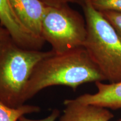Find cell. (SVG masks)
Wrapping results in <instances>:
<instances>
[{
    "mask_svg": "<svg viewBox=\"0 0 121 121\" xmlns=\"http://www.w3.org/2000/svg\"><path fill=\"white\" fill-rule=\"evenodd\" d=\"M98 91L94 94H85L75 99L81 103L117 109L121 108V81L104 84L95 82Z\"/></svg>",
    "mask_w": 121,
    "mask_h": 121,
    "instance_id": "8",
    "label": "cell"
},
{
    "mask_svg": "<svg viewBox=\"0 0 121 121\" xmlns=\"http://www.w3.org/2000/svg\"><path fill=\"white\" fill-rule=\"evenodd\" d=\"M105 78L84 47L57 54L39 61L24 89L22 102L31 99L48 87L63 85L75 90L81 85L104 81Z\"/></svg>",
    "mask_w": 121,
    "mask_h": 121,
    "instance_id": "1",
    "label": "cell"
},
{
    "mask_svg": "<svg viewBox=\"0 0 121 121\" xmlns=\"http://www.w3.org/2000/svg\"><path fill=\"white\" fill-rule=\"evenodd\" d=\"M54 53L18 45L10 35L0 42V102L11 108L24 104L22 95L37 63Z\"/></svg>",
    "mask_w": 121,
    "mask_h": 121,
    "instance_id": "2",
    "label": "cell"
},
{
    "mask_svg": "<svg viewBox=\"0 0 121 121\" xmlns=\"http://www.w3.org/2000/svg\"><path fill=\"white\" fill-rule=\"evenodd\" d=\"M64 105L58 121H109L114 117L107 108L81 103L75 99L66 100Z\"/></svg>",
    "mask_w": 121,
    "mask_h": 121,
    "instance_id": "7",
    "label": "cell"
},
{
    "mask_svg": "<svg viewBox=\"0 0 121 121\" xmlns=\"http://www.w3.org/2000/svg\"><path fill=\"white\" fill-rule=\"evenodd\" d=\"M40 107L24 104L18 108H11L0 102V121H18L25 114L39 112Z\"/></svg>",
    "mask_w": 121,
    "mask_h": 121,
    "instance_id": "9",
    "label": "cell"
},
{
    "mask_svg": "<svg viewBox=\"0 0 121 121\" xmlns=\"http://www.w3.org/2000/svg\"><path fill=\"white\" fill-rule=\"evenodd\" d=\"M60 111L57 109H54L52 110V112L49 116L44 118L34 120V119H29L28 118L25 117V116H22L18 121H55L58 117V116H60Z\"/></svg>",
    "mask_w": 121,
    "mask_h": 121,
    "instance_id": "13",
    "label": "cell"
},
{
    "mask_svg": "<svg viewBox=\"0 0 121 121\" xmlns=\"http://www.w3.org/2000/svg\"><path fill=\"white\" fill-rule=\"evenodd\" d=\"M86 37L84 16L69 4L47 7L41 24V37L55 53L83 47Z\"/></svg>",
    "mask_w": 121,
    "mask_h": 121,
    "instance_id": "4",
    "label": "cell"
},
{
    "mask_svg": "<svg viewBox=\"0 0 121 121\" xmlns=\"http://www.w3.org/2000/svg\"><path fill=\"white\" fill-rule=\"evenodd\" d=\"M121 121V119H119L118 121Z\"/></svg>",
    "mask_w": 121,
    "mask_h": 121,
    "instance_id": "15",
    "label": "cell"
},
{
    "mask_svg": "<svg viewBox=\"0 0 121 121\" xmlns=\"http://www.w3.org/2000/svg\"><path fill=\"white\" fill-rule=\"evenodd\" d=\"M81 7L86 25L83 47L106 80L110 83L121 81V39L90 0Z\"/></svg>",
    "mask_w": 121,
    "mask_h": 121,
    "instance_id": "3",
    "label": "cell"
},
{
    "mask_svg": "<svg viewBox=\"0 0 121 121\" xmlns=\"http://www.w3.org/2000/svg\"><path fill=\"white\" fill-rule=\"evenodd\" d=\"M113 26L121 39V13L112 11L100 12Z\"/></svg>",
    "mask_w": 121,
    "mask_h": 121,
    "instance_id": "11",
    "label": "cell"
},
{
    "mask_svg": "<svg viewBox=\"0 0 121 121\" xmlns=\"http://www.w3.org/2000/svg\"><path fill=\"white\" fill-rule=\"evenodd\" d=\"M15 14L27 29L41 37V24L47 6L40 0H9Z\"/></svg>",
    "mask_w": 121,
    "mask_h": 121,
    "instance_id": "6",
    "label": "cell"
},
{
    "mask_svg": "<svg viewBox=\"0 0 121 121\" xmlns=\"http://www.w3.org/2000/svg\"><path fill=\"white\" fill-rule=\"evenodd\" d=\"M8 35H10L8 31L3 27L0 26V42L2 41L4 38H5Z\"/></svg>",
    "mask_w": 121,
    "mask_h": 121,
    "instance_id": "14",
    "label": "cell"
},
{
    "mask_svg": "<svg viewBox=\"0 0 121 121\" xmlns=\"http://www.w3.org/2000/svg\"><path fill=\"white\" fill-rule=\"evenodd\" d=\"M0 25L21 47L40 50L45 43L43 39L35 35L24 26L15 14L9 0H0Z\"/></svg>",
    "mask_w": 121,
    "mask_h": 121,
    "instance_id": "5",
    "label": "cell"
},
{
    "mask_svg": "<svg viewBox=\"0 0 121 121\" xmlns=\"http://www.w3.org/2000/svg\"><path fill=\"white\" fill-rule=\"evenodd\" d=\"M47 6H58L65 4H75L82 7L87 0H40Z\"/></svg>",
    "mask_w": 121,
    "mask_h": 121,
    "instance_id": "12",
    "label": "cell"
},
{
    "mask_svg": "<svg viewBox=\"0 0 121 121\" xmlns=\"http://www.w3.org/2000/svg\"><path fill=\"white\" fill-rule=\"evenodd\" d=\"M93 6L100 12L121 13V0H90Z\"/></svg>",
    "mask_w": 121,
    "mask_h": 121,
    "instance_id": "10",
    "label": "cell"
}]
</instances>
